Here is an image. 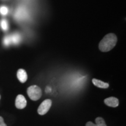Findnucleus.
Here are the masks:
<instances>
[{"label": "nucleus", "instance_id": "obj_11", "mask_svg": "<svg viewBox=\"0 0 126 126\" xmlns=\"http://www.w3.org/2000/svg\"><path fill=\"white\" fill-rule=\"evenodd\" d=\"M1 25L2 29L4 30V31H7L8 29V23L7 20L6 19H2L1 22Z\"/></svg>", "mask_w": 126, "mask_h": 126}, {"label": "nucleus", "instance_id": "obj_13", "mask_svg": "<svg viewBox=\"0 0 126 126\" xmlns=\"http://www.w3.org/2000/svg\"><path fill=\"white\" fill-rule=\"evenodd\" d=\"M4 43L5 46H9L11 43H12L10 36H6V37H5L4 39Z\"/></svg>", "mask_w": 126, "mask_h": 126}, {"label": "nucleus", "instance_id": "obj_4", "mask_svg": "<svg viewBox=\"0 0 126 126\" xmlns=\"http://www.w3.org/2000/svg\"><path fill=\"white\" fill-rule=\"evenodd\" d=\"M27 101L26 98L22 94H18L16 97L15 100V106L19 109H22L26 106Z\"/></svg>", "mask_w": 126, "mask_h": 126}, {"label": "nucleus", "instance_id": "obj_3", "mask_svg": "<svg viewBox=\"0 0 126 126\" xmlns=\"http://www.w3.org/2000/svg\"><path fill=\"white\" fill-rule=\"evenodd\" d=\"M52 105V101L50 99H46L40 104L37 109V112L40 115H45L48 112Z\"/></svg>", "mask_w": 126, "mask_h": 126}, {"label": "nucleus", "instance_id": "obj_9", "mask_svg": "<svg viewBox=\"0 0 126 126\" xmlns=\"http://www.w3.org/2000/svg\"><path fill=\"white\" fill-rule=\"evenodd\" d=\"M92 83H94V86L100 88H103V89H106L109 86V84L108 83L100 81V80L94 78L92 79Z\"/></svg>", "mask_w": 126, "mask_h": 126}, {"label": "nucleus", "instance_id": "obj_7", "mask_svg": "<svg viewBox=\"0 0 126 126\" xmlns=\"http://www.w3.org/2000/svg\"><path fill=\"white\" fill-rule=\"evenodd\" d=\"M96 124L93 123L92 122H88L86 124V126H107L105 120L102 117H98L95 119Z\"/></svg>", "mask_w": 126, "mask_h": 126}, {"label": "nucleus", "instance_id": "obj_15", "mask_svg": "<svg viewBox=\"0 0 126 126\" xmlns=\"http://www.w3.org/2000/svg\"><path fill=\"white\" fill-rule=\"evenodd\" d=\"M0 99H1V96H0Z\"/></svg>", "mask_w": 126, "mask_h": 126}, {"label": "nucleus", "instance_id": "obj_6", "mask_svg": "<svg viewBox=\"0 0 126 126\" xmlns=\"http://www.w3.org/2000/svg\"><path fill=\"white\" fill-rule=\"evenodd\" d=\"M17 78L21 83H25L27 81L28 75L26 71L23 69H19L17 72Z\"/></svg>", "mask_w": 126, "mask_h": 126}, {"label": "nucleus", "instance_id": "obj_1", "mask_svg": "<svg viewBox=\"0 0 126 126\" xmlns=\"http://www.w3.org/2000/svg\"><path fill=\"white\" fill-rule=\"evenodd\" d=\"M117 42L116 36L113 33L106 35L100 41L99 45V50L103 52H108L114 47Z\"/></svg>", "mask_w": 126, "mask_h": 126}, {"label": "nucleus", "instance_id": "obj_2", "mask_svg": "<svg viewBox=\"0 0 126 126\" xmlns=\"http://www.w3.org/2000/svg\"><path fill=\"white\" fill-rule=\"evenodd\" d=\"M27 94L28 96L32 100H39L42 95V90L38 86L32 85L29 86L27 89Z\"/></svg>", "mask_w": 126, "mask_h": 126}, {"label": "nucleus", "instance_id": "obj_8", "mask_svg": "<svg viewBox=\"0 0 126 126\" xmlns=\"http://www.w3.org/2000/svg\"><path fill=\"white\" fill-rule=\"evenodd\" d=\"M28 14L26 12V10L23 8L20 7L19 8L17 9L16 12L15 16L18 19H23L26 18Z\"/></svg>", "mask_w": 126, "mask_h": 126}, {"label": "nucleus", "instance_id": "obj_5", "mask_svg": "<svg viewBox=\"0 0 126 126\" xmlns=\"http://www.w3.org/2000/svg\"><path fill=\"white\" fill-rule=\"evenodd\" d=\"M104 102L107 106L112 107V108H116L119 106V102L117 98L115 97H110L105 99Z\"/></svg>", "mask_w": 126, "mask_h": 126}, {"label": "nucleus", "instance_id": "obj_14", "mask_svg": "<svg viewBox=\"0 0 126 126\" xmlns=\"http://www.w3.org/2000/svg\"><path fill=\"white\" fill-rule=\"evenodd\" d=\"M0 126H7V124L4 123V119L1 116H0Z\"/></svg>", "mask_w": 126, "mask_h": 126}, {"label": "nucleus", "instance_id": "obj_10", "mask_svg": "<svg viewBox=\"0 0 126 126\" xmlns=\"http://www.w3.org/2000/svg\"><path fill=\"white\" fill-rule=\"evenodd\" d=\"M11 39V42L14 44H18L20 42L21 37L18 33H14L10 36Z\"/></svg>", "mask_w": 126, "mask_h": 126}, {"label": "nucleus", "instance_id": "obj_12", "mask_svg": "<svg viewBox=\"0 0 126 126\" xmlns=\"http://www.w3.org/2000/svg\"><path fill=\"white\" fill-rule=\"evenodd\" d=\"M8 12V9L5 6H2L0 8V13L2 14V15H7Z\"/></svg>", "mask_w": 126, "mask_h": 126}]
</instances>
